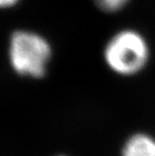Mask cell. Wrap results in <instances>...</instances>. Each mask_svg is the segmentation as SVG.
<instances>
[{"instance_id":"cell-1","label":"cell","mask_w":155,"mask_h":156,"mask_svg":"<svg viewBox=\"0 0 155 156\" xmlns=\"http://www.w3.org/2000/svg\"><path fill=\"white\" fill-rule=\"evenodd\" d=\"M9 54L16 72L38 78L45 72L51 48L41 36L27 31H16L11 36Z\"/></svg>"},{"instance_id":"cell-2","label":"cell","mask_w":155,"mask_h":156,"mask_svg":"<svg viewBox=\"0 0 155 156\" xmlns=\"http://www.w3.org/2000/svg\"><path fill=\"white\" fill-rule=\"evenodd\" d=\"M105 58L113 71L121 75H132L146 64L148 48L139 34L125 30L115 35L107 44Z\"/></svg>"},{"instance_id":"cell-3","label":"cell","mask_w":155,"mask_h":156,"mask_svg":"<svg viewBox=\"0 0 155 156\" xmlns=\"http://www.w3.org/2000/svg\"><path fill=\"white\" fill-rule=\"evenodd\" d=\"M123 156H155V140L146 134H135L124 145Z\"/></svg>"},{"instance_id":"cell-4","label":"cell","mask_w":155,"mask_h":156,"mask_svg":"<svg viewBox=\"0 0 155 156\" xmlns=\"http://www.w3.org/2000/svg\"><path fill=\"white\" fill-rule=\"evenodd\" d=\"M128 0H96L99 6L106 11H116L126 4Z\"/></svg>"},{"instance_id":"cell-5","label":"cell","mask_w":155,"mask_h":156,"mask_svg":"<svg viewBox=\"0 0 155 156\" xmlns=\"http://www.w3.org/2000/svg\"><path fill=\"white\" fill-rule=\"evenodd\" d=\"M17 2V0H0V3L3 7H7V6H11Z\"/></svg>"}]
</instances>
